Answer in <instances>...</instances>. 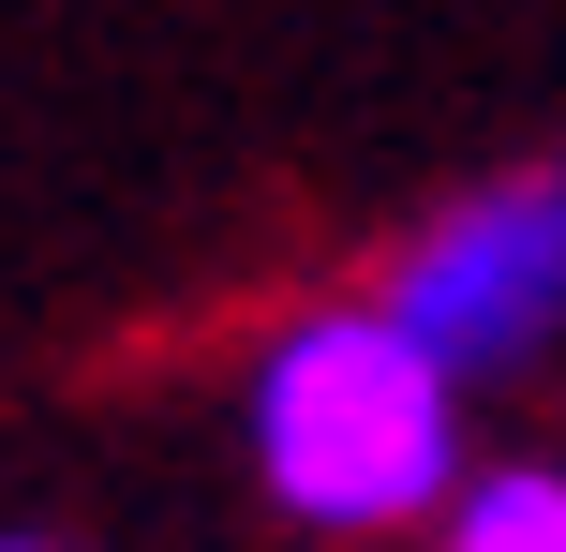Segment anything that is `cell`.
<instances>
[{"label":"cell","mask_w":566,"mask_h":552,"mask_svg":"<svg viewBox=\"0 0 566 552\" xmlns=\"http://www.w3.org/2000/svg\"><path fill=\"white\" fill-rule=\"evenodd\" d=\"M254 478L298 523H418L462 493V358L418 314H298L254 358Z\"/></svg>","instance_id":"1"},{"label":"cell","mask_w":566,"mask_h":552,"mask_svg":"<svg viewBox=\"0 0 566 552\" xmlns=\"http://www.w3.org/2000/svg\"><path fill=\"white\" fill-rule=\"evenodd\" d=\"M388 314H418L462 374H522L566 329V165H522L492 195L432 209L418 254L388 269Z\"/></svg>","instance_id":"2"},{"label":"cell","mask_w":566,"mask_h":552,"mask_svg":"<svg viewBox=\"0 0 566 552\" xmlns=\"http://www.w3.org/2000/svg\"><path fill=\"white\" fill-rule=\"evenodd\" d=\"M0 552H45V538H0Z\"/></svg>","instance_id":"4"},{"label":"cell","mask_w":566,"mask_h":552,"mask_svg":"<svg viewBox=\"0 0 566 552\" xmlns=\"http://www.w3.org/2000/svg\"><path fill=\"white\" fill-rule=\"evenodd\" d=\"M448 552H566V464H492L448 493Z\"/></svg>","instance_id":"3"}]
</instances>
